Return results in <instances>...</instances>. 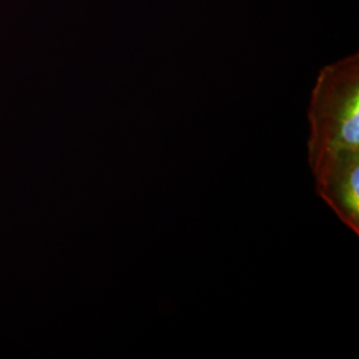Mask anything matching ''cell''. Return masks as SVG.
I'll use <instances>...</instances> for the list:
<instances>
[{
  "instance_id": "cell-1",
  "label": "cell",
  "mask_w": 359,
  "mask_h": 359,
  "mask_svg": "<svg viewBox=\"0 0 359 359\" xmlns=\"http://www.w3.org/2000/svg\"><path fill=\"white\" fill-rule=\"evenodd\" d=\"M309 168L320 182L335 165L359 154V55L320 71L308 109Z\"/></svg>"
},
{
  "instance_id": "cell-2",
  "label": "cell",
  "mask_w": 359,
  "mask_h": 359,
  "mask_svg": "<svg viewBox=\"0 0 359 359\" xmlns=\"http://www.w3.org/2000/svg\"><path fill=\"white\" fill-rule=\"evenodd\" d=\"M316 192L335 216L359 234V154L339 163L316 184Z\"/></svg>"
}]
</instances>
